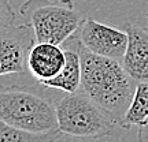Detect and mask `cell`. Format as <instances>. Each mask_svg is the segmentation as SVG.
Segmentation results:
<instances>
[{
  "instance_id": "obj_1",
  "label": "cell",
  "mask_w": 148,
  "mask_h": 142,
  "mask_svg": "<svg viewBox=\"0 0 148 142\" xmlns=\"http://www.w3.org/2000/svg\"><path fill=\"white\" fill-rule=\"evenodd\" d=\"M78 52L81 58L79 90L103 108L121 127L137 82L126 73L119 60L89 52L81 41L78 42Z\"/></svg>"
},
{
  "instance_id": "obj_2",
  "label": "cell",
  "mask_w": 148,
  "mask_h": 142,
  "mask_svg": "<svg viewBox=\"0 0 148 142\" xmlns=\"http://www.w3.org/2000/svg\"><path fill=\"white\" fill-rule=\"evenodd\" d=\"M0 119L29 132L58 131L56 111L52 101L23 86L0 85Z\"/></svg>"
},
{
  "instance_id": "obj_3",
  "label": "cell",
  "mask_w": 148,
  "mask_h": 142,
  "mask_svg": "<svg viewBox=\"0 0 148 142\" xmlns=\"http://www.w3.org/2000/svg\"><path fill=\"white\" fill-rule=\"evenodd\" d=\"M55 111L59 132L67 138L88 139L110 137L115 132L118 124L81 90L66 93L55 105Z\"/></svg>"
},
{
  "instance_id": "obj_4",
  "label": "cell",
  "mask_w": 148,
  "mask_h": 142,
  "mask_svg": "<svg viewBox=\"0 0 148 142\" xmlns=\"http://www.w3.org/2000/svg\"><path fill=\"white\" fill-rule=\"evenodd\" d=\"M85 16L74 8L71 0L49 3L32 10L30 25L36 41H45L62 45L78 33Z\"/></svg>"
},
{
  "instance_id": "obj_5",
  "label": "cell",
  "mask_w": 148,
  "mask_h": 142,
  "mask_svg": "<svg viewBox=\"0 0 148 142\" xmlns=\"http://www.w3.org/2000/svg\"><path fill=\"white\" fill-rule=\"evenodd\" d=\"M36 42L30 23L0 29V77L26 73L27 53Z\"/></svg>"
},
{
  "instance_id": "obj_6",
  "label": "cell",
  "mask_w": 148,
  "mask_h": 142,
  "mask_svg": "<svg viewBox=\"0 0 148 142\" xmlns=\"http://www.w3.org/2000/svg\"><path fill=\"white\" fill-rule=\"evenodd\" d=\"M78 38L89 52L119 62L127 44V33L125 30L111 27L90 16H85L78 30Z\"/></svg>"
},
{
  "instance_id": "obj_7",
  "label": "cell",
  "mask_w": 148,
  "mask_h": 142,
  "mask_svg": "<svg viewBox=\"0 0 148 142\" xmlns=\"http://www.w3.org/2000/svg\"><path fill=\"white\" fill-rule=\"evenodd\" d=\"M127 44L121 63L136 82L148 81V30L133 22H126Z\"/></svg>"
},
{
  "instance_id": "obj_8",
  "label": "cell",
  "mask_w": 148,
  "mask_h": 142,
  "mask_svg": "<svg viewBox=\"0 0 148 142\" xmlns=\"http://www.w3.org/2000/svg\"><path fill=\"white\" fill-rule=\"evenodd\" d=\"M64 60L66 56L62 45L36 41L27 53L26 69L37 82H42L56 77L63 67Z\"/></svg>"
},
{
  "instance_id": "obj_9",
  "label": "cell",
  "mask_w": 148,
  "mask_h": 142,
  "mask_svg": "<svg viewBox=\"0 0 148 142\" xmlns=\"http://www.w3.org/2000/svg\"><path fill=\"white\" fill-rule=\"evenodd\" d=\"M78 34L75 33L62 44L64 49V64L56 77L38 82L41 88L45 89H58L63 93H74L79 90L81 85V58L78 52Z\"/></svg>"
},
{
  "instance_id": "obj_10",
  "label": "cell",
  "mask_w": 148,
  "mask_h": 142,
  "mask_svg": "<svg viewBox=\"0 0 148 142\" xmlns=\"http://www.w3.org/2000/svg\"><path fill=\"white\" fill-rule=\"evenodd\" d=\"M148 119V81L137 82L130 104L122 120V128L129 130L133 126H141Z\"/></svg>"
},
{
  "instance_id": "obj_11",
  "label": "cell",
  "mask_w": 148,
  "mask_h": 142,
  "mask_svg": "<svg viewBox=\"0 0 148 142\" xmlns=\"http://www.w3.org/2000/svg\"><path fill=\"white\" fill-rule=\"evenodd\" d=\"M62 137L66 135L59 132V130L45 132V134H36V132H29L12 127L11 124L0 119V142H49L60 139Z\"/></svg>"
},
{
  "instance_id": "obj_12",
  "label": "cell",
  "mask_w": 148,
  "mask_h": 142,
  "mask_svg": "<svg viewBox=\"0 0 148 142\" xmlns=\"http://www.w3.org/2000/svg\"><path fill=\"white\" fill-rule=\"evenodd\" d=\"M15 21V11L8 0H0V29L11 26Z\"/></svg>"
},
{
  "instance_id": "obj_13",
  "label": "cell",
  "mask_w": 148,
  "mask_h": 142,
  "mask_svg": "<svg viewBox=\"0 0 148 142\" xmlns=\"http://www.w3.org/2000/svg\"><path fill=\"white\" fill-rule=\"evenodd\" d=\"M138 141L148 142V119L144 122L141 126H138V132H137Z\"/></svg>"
},
{
  "instance_id": "obj_14",
  "label": "cell",
  "mask_w": 148,
  "mask_h": 142,
  "mask_svg": "<svg viewBox=\"0 0 148 142\" xmlns=\"http://www.w3.org/2000/svg\"><path fill=\"white\" fill-rule=\"evenodd\" d=\"M145 18H147V30H148V12L145 14Z\"/></svg>"
},
{
  "instance_id": "obj_15",
  "label": "cell",
  "mask_w": 148,
  "mask_h": 142,
  "mask_svg": "<svg viewBox=\"0 0 148 142\" xmlns=\"http://www.w3.org/2000/svg\"><path fill=\"white\" fill-rule=\"evenodd\" d=\"M55 1H63V0H55Z\"/></svg>"
}]
</instances>
